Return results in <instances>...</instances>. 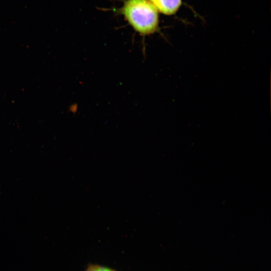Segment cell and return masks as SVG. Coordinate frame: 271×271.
<instances>
[{"instance_id":"cell-1","label":"cell","mask_w":271,"mask_h":271,"mask_svg":"<svg viewBox=\"0 0 271 271\" xmlns=\"http://www.w3.org/2000/svg\"><path fill=\"white\" fill-rule=\"evenodd\" d=\"M120 12L141 35L152 34L158 29V11L149 0H126Z\"/></svg>"},{"instance_id":"cell-2","label":"cell","mask_w":271,"mask_h":271,"mask_svg":"<svg viewBox=\"0 0 271 271\" xmlns=\"http://www.w3.org/2000/svg\"><path fill=\"white\" fill-rule=\"evenodd\" d=\"M159 12L166 15L175 14L182 5V0H149Z\"/></svg>"},{"instance_id":"cell-3","label":"cell","mask_w":271,"mask_h":271,"mask_svg":"<svg viewBox=\"0 0 271 271\" xmlns=\"http://www.w3.org/2000/svg\"><path fill=\"white\" fill-rule=\"evenodd\" d=\"M95 271H116L108 266L95 264Z\"/></svg>"},{"instance_id":"cell-4","label":"cell","mask_w":271,"mask_h":271,"mask_svg":"<svg viewBox=\"0 0 271 271\" xmlns=\"http://www.w3.org/2000/svg\"><path fill=\"white\" fill-rule=\"evenodd\" d=\"M84 271H95V264H88Z\"/></svg>"}]
</instances>
